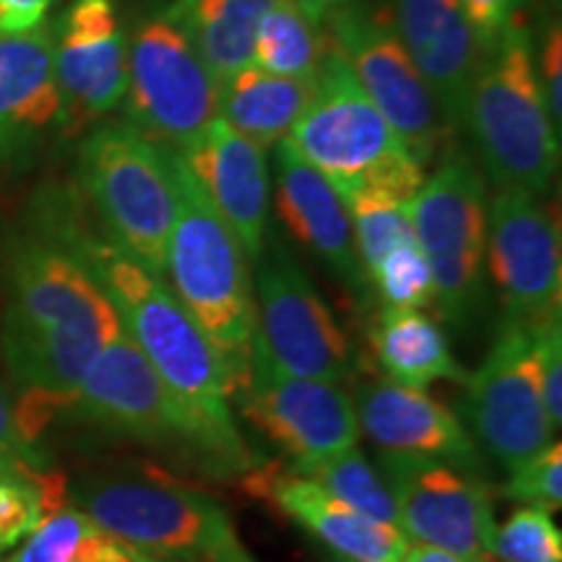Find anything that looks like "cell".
<instances>
[{
	"instance_id": "ffe728a7",
	"label": "cell",
	"mask_w": 562,
	"mask_h": 562,
	"mask_svg": "<svg viewBox=\"0 0 562 562\" xmlns=\"http://www.w3.org/2000/svg\"><path fill=\"white\" fill-rule=\"evenodd\" d=\"M398 37L438 102L448 133L463 128L480 47L461 0H385Z\"/></svg>"
},
{
	"instance_id": "e0dca14e",
	"label": "cell",
	"mask_w": 562,
	"mask_h": 562,
	"mask_svg": "<svg viewBox=\"0 0 562 562\" xmlns=\"http://www.w3.org/2000/svg\"><path fill=\"white\" fill-rule=\"evenodd\" d=\"M66 409H79L110 432L144 442L178 440L195 451V432L186 409L125 334L97 351Z\"/></svg>"
},
{
	"instance_id": "ac0fdd59",
	"label": "cell",
	"mask_w": 562,
	"mask_h": 562,
	"mask_svg": "<svg viewBox=\"0 0 562 562\" xmlns=\"http://www.w3.org/2000/svg\"><path fill=\"white\" fill-rule=\"evenodd\" d=\"M209 206L237 237L252 263L269 232L271 167L266 149L216 117L188 149L175 151Z\"/></svg>"
},
{
	"instance_id": "7a4b0ae2",
	"label": "cell",
	"mask_w": 562,
	"mask_h": 562,
	"mask_svg": "<svg viewBox=\"0 0 562 562\" xmlns=\"http://www.w3.org/2000/svg\"><path fill=\"white\" fill-rule=\"evenodd\" d=\"M123 334L115 307L66 250L19 240L5 261L3 357L21 389L16 419L37 442L74 396L97 351Z\"/></svg>"
},
{
	"instance_id": "83f0119b",
	"label": "cell",
	"mask_w": 562,
	"mask_h": 562,
	"mask_svg": "<svg viewBox=\"0 0 562 562\" xmlns=\"http://www.w3.org/2000/svg\"><path fill=\"white\" fill-rule=\"evenodd\" d=\"M326 50V26L315 24L290 0H271L252 45V63L258 68L290 79L313 81Z\"/></svg>"
},
{
	"instance_id": "4dcf8cb0",
	"label": "cell",
	"mask_w": 562,
	"mask_h": 562,
	"mask_svg": "<svg viewBox=\"0 0 562 562\" xmlns=\"http://www.w3.org/2000/svg\"><path fill=\"white\" fill-rule=\"evenodd\" d=\"M68 497L58 472H16L0 467V539L5 547L24 542L47 516L63 508Z\"/></svg>"
},
{
	"instance_id": "9a60e30c",
	"label": "cell",
	"mask_w": 562,
	"mask_h": 562,
	"mask_svg": "<svg viewBox=\"0 0 562 562\" xmlns=\"http://www.w3.org/2000/svg\"><path fill=\"white\" fill-rule=\"evenodd\" d=\"M487 263L505 321L533 328L562 321L560 224L542 199L495 193L487 209Z\"/></svg>"
},
{
	"instance_id": "8992f818",
	"label": "cell",
	"mask_w": 562,
	"mask_h": 562,
	"mask_svg": "<svg viewBox=\"0 0 562 562\" xmlns=\"http://www.w3.org/2000/svg\"><path fill=\"white\" fill-rule=\"evenodd\" d=\"M74 508L159 562H256L214 497L159 472L81 482Z\"/></svg>"
},
{
	"instance_id": "f1b7e54d",
	"label": "cell",
	"mask_w": 562,
	"mask_h": 562,
	"mask_svg": "<svg viewBox=\"0 0 562 562\" xmlns=\"http://www.w3.org/2000/svg\"><path fill=\"white\" fill-rule=\"evenodd\" d=\"M349 211L351 235H355V248L360 256L362 271L368 277L385 256L414 240L409 201L402 195L378 191V188H364L344 199Z\"/></svg>"
},
{
	"instance_id": "74e56055",
	"label": "cell",
	"mask_w": 562,
	"mask_h": 562,
	"mask_svg": "<svg viewBox=\"0 0 562 562\" xmlns=\"http://www.w3.org/2000/svg\"><path fill=\"white\" fill-rule=\"evenodd\" d=\"M542 398L550 425L562 422V328L560 321L542 328Z\"/></svg>"
},
{
	"instance_id": "ba28073f",
	"label": "cell",
	"mask_w": 562,
	"mask_h": 562,
	"mask_svg": "<svg viewBox=\"0 0 562 562\" xmlns=\"http://www.w3.org/2000/svg\"><path fill=\"white\" fill-rule=\"evenodd\" d=\"M487 180L461 149L442 154L438 170L409 201L414 240L430 266L432 302L453 326L472 321L487 269Z\"/></svg>"
},
{
	"instance_id": "d4e9b609",
	"label": "cell",
	"mask_w": 562,
	"mask_h": 562,
	"mask_svg": "<svg viewBox=\"0 0 562 562\" xmlns=\"http://www.w3.org/2000/svg\"><path fill=\"white\" fill-rule=\"evenodd\" d=\"M370 344L391 383L427 391V385L438 381L463 385L469 378L448 347L442 328L422 311L385 307L372 326Z\"/></svg>"
},
{
	"instance_id": "8d00e7d4",
	"label": "cell",
	"mask_w": 562,
	"mask_h": 562,
	"mask_svg": "<svg viewBox=\"0 0 562 562\" xmlns=\"http://www.w3.org/2000/svg\"><path fill=\"white\" fill-rule=\"evenodd\" d=\"M480 53H490L521 13V0H461Z\"/></svg>"
},
{
	"instance_id": "836d02e7",
	"label": "cell",
	"mask_w": 562,
	"mask_h": 562,
	"mask_svg": "<svg viewBox=\"0 0 562 562\" xmlns=\"http://www.w3.org/2000/svg\"><path fill=\"white\" fill-rule=\"evenodd\" d=\"M503 495L547 513L562 508V446L558 440L508 472Z\"/></svg>"
},
{
	"instance_id": "60d3db41",
	"label": "cell",
	"mask_w": 562,
	"mask_h": 562,
	"mask_svg": "<svg viewBox=\"0 0 562 562\" xmlns=\"http://www.w3.org/2000/svg\"><path fill=\"white\" fill-rule=\"evenodd\" d=\"M402 562H467V560L456 558V554H451V552L435 550V547L409 544L406 547Z\"/></svg>"
},
{
	"instance_id": "52a82bcc",
	"label": "cell",
	"mask_w": 562,
	"mask_h": 562,
	"mask_svg": "<svg viewBox=\"0 0 562 562\" xmlns=\"http://www.w3.org/2000/svg\"><path fill=\"white\" fill-rule=\"evenodd\" d=\"M79 186L97 222L128 256L165 277L178 216L172 151L128 123H102L79 146Z\"/></svg>"
},
{
	"instance_id": "d6a6232c",
	"label": "cell",
	"mask_w": 562,
	"mask_h": 562,
	"mask_svg": "<svg viewBox=\"0 0 562 562\" xmlns=\"http://www.w3.org/2000/svg\"><path fill=\"white\" fill-rule=\"evenodd\" d=\"M368 284L375 286L391 311H422L432 305L430 266L417 243L389 252L375 269L368 271Z\"/></svg>"
},
{
	"instance_id": "ee69618b",
	"label": "cell",
	"mask_w": 562,
	"mask_h": 562,
	"mask_svg": "<svg viewBox=\"0 0 562 562\" xmlns=\"http://www.w3.org/2000/svg\"><path fill=\"white\" fill-rule=\"evenodd\" d=\"M554 3H560V0H554Z\"/></svg>"
},
{
	"instance_id": "2e32d148",
	"label": "cell",
	"mask_w": 562,
	"mask_h": 562,
	"mask_svg": "<svg viewBox=\"0 0 562 562\" xmlns=\"http://www.w3.org/2000/svg\"><path fill=\"white\" fill-rule=\"evenodd\" d=\"M60 131L74 136L123 104L128 34L115 0H70L53 21Z\"/></svg>"
},
{
	"instance_id": "5bb4252c",
	"label": "cell",
	"mask_w": 562,
	"mask_h": 562,
	"mask_svg": "<svg viewBox=\"0 0 562 562\" xmlns=\"http://www.w3.org/2000/svg\"><path fill=\"white\" fill-rule=\"evenodd\" d=\"M235 396L240 398L245 417L266 438L284 448L294 469L331 459L360 442L355 402L339 389V383L284 372L256 341L248 378Z\"/></svg>"
},
{
	"instance_id": "ab89813d",
	"label": "cell",
	"mask_w": 562,
	"mask_h": 562,
	"mask_svg": "<svg viewBox=\"0 0 562 562\" xmlns=\"http://www.w3.org/2000/svg\"><path fill=\"white\" fill-rule=\"evenodd\" d=\"M290 3L297 5L300 11H305L315 24H326V19L339 9V5L347 3V0H290Z\"/></svg>"
},
{
	"instance_id": "d590c367",
	"label": "cell",
	"mask_w": 562,
	"mask_h": 562,
	"mask_svg": "<svg viewBox=\"0 0 562 562\" xmlns=\"http://www.w3.org/2000/svg\"><path fill=\"white\" fill-rule=\"evenodd\" d=\"M0 467L16 469V472H50L37 442L26 440V435L21 432L16 409L9 404L3 391H0Z\"/></svg>"
},
{
	"instance_id": "7c38bea8",
	"label": "cell",
	"mask_w": 562,
	"mask_h": 562,
	"mask_svg": "<svg viewBox=\"0 0 562 562\" xmlns=\"http://www.w3.org/2000/svg\"><path fill=\"white\" fill-rule=\"evenodd\" d=\"M542 328L503 321L484 362L463 383V417L505 472L552 442L542 398Z\"/></svg>"
},
{
	"instance_id": "603a6c76",
	"label": "cell",
	"mask_w": 562,
	"mask_h": 562,
	"mask_svg": "<svg viewBox=\"0 0 562 562\" xmlns=\"http://www.w3.org/2000/svg\"><path fill=\"white\" fill-rule=\"evenodd\" d=\"M53 128H60L53 24L0 34V165L30 157Z\"/></svg>"
},
{
	"instance_id": "8fae6325",
	"label": "cell",
	"mask_w": 562,
	"mask_h": 562,
	"mask_svg": "<svg viewBox=\"0 0 562 562\" xmlns=\"http://www.w3.org/2000/svg\"><path fill=\"white\" fill-rule=\"evenodd\" d=\"M256 341L284 372L313 381L341 383L349 375L351 347L313 281L300 269L279 232H266L261 256L252 261Z\"/></svg>"
},
{
	"instance_id": "5b68a950",
	"label": "cell",
	"mask_w": 562,
	"mask_h": 562,
	"mask_svg": "<svg viewBox=\"0 0 562 562\" xmlns=\"http://www.w3.org/2000/svg\"><path fill=\"white\" fill-rule=\"evenodd\" d=\"M286 140L341 199L378 188L412 201L427 180L425 167L370 102L331 42L315 74L313 100Z\"/></svg>"
},
{
	"instance_id": "d6986e66",
	"label": "cell",
	"mask_w": 562,
	"mask_h": 562,
	"mask_svg": "<svg viewBox=\"0 0 562 562\" xmlns=\"http://www.w3.org/2000/svg\"><path fill=\"white\" fill-rule=\"evenodd\" d=\"M250 495L263 497L286 518L297 521L315 539H321L334 554L360 562H402L412 542L402 529L364 516L341 503L318 482L307 480L290 467L256 469L245 476Z\"/></svg>"
},
{
	"instance_id": "277c9868",
	"label": "cell",
	"mask_w": 562,
	"mask_h": 562,
	"mask_svg": "<svg viewBox=\"0 0 562 562\" xmlns=\"http://www.w3.org/2000/svg\"><path fill=\"white\" fill-rule=\"evenodd\" d=\"M172 165L178 175V216L167 240L165 273L186 311L220 349L237 393L248 378L256 339V297L248 256L222 216L203 199L175 151Z\"/></svg>"
},
{
	"instance_id": "e575fe53",
	"label": "cell",
	"mask_w": 562,
	"mask_h": 562,
	"mask_svg": "<svg viewBox=\"0 0 562 562\" xmlns=\"http://www.w3.org/2000/svg\"><path fill=\"white\" fill-rule=\"evenodd\" d=\"M537 79L542 89L544 108L550 112L554 131H562V30L560 19L550 16L542 30V45L537 53Z\"/></svg>"
},
{
	"instance_id": "cb8c5ba5",
	"label": "cell",
	"mask_w": 562,
	"mask_h": 562,
	"mask_svg": "<svg viewBox=\"0 0 562 562\" xmlns=\"http://www.w3.org/2000/svg\"><path fill=\"white\" fill-rule=\"evenodd\" d=\"M313 87L315 79H290L250 63L216 87V117L261 149H273L290 138L313 100Z\"/></svg>"
},
{
	"instance_id": "f546056e",
	"label": "cell",
	"mask_w": 562,
	"mask_h": 562,
	"mask_svg": "<svg viewBox=\"0 0 562 562\" xmlns=\"http://www.w3.org/2000/svg\"><path fill=\"white\" fill-rule=\"evenodd\" d=\"M294 472L318 482L323 490L331 492L334 497H339L341 503L351 505L364 516L398 529L396 505H393L391 492L381 480V474H378V469H372L370 461L360 453V448H349V451L307 463V467L294 469Z\"/></svg>"
},
{
	"instance_id": "4fadbf2b",
	"label": "cell",
	"mask_w": 562,
	"mask_h": 562,
	"mask_svg": "<svg viewBox=\"0 0 562 562\" xmlns=\"http://www.w3.org/2000/svg\"><path fill=\"white\" fill-rule=\"evenodd\" d=\"M378 474L396 505L398 529L409 542L451 552L467 562L492 560L495 513L482 476L453 463L381 453Z\"/></svg>"
},
{
	"instance_id": "f35d334b",
	"label": "cell",
	"mask_w": 562,
	"mask_h": 562,
	"mask_svg": "<svg viewBox=\"0 0 562 562\" xmlns=\"http://www.w3.org/2000/svg\"><path fill=\"white\" fill-rule=\"evenodd\" d=\"M55 0H0V34H26L45 24Z\"/></svg>"
},
{
	"instance_id": "b9f144b4",
	"label": "cell",
	"mask_w": 562,
	"mask_h": 562,
	"mask_svg": "<svg viewBox=\"0 0 562 562\" xmlns=\"http://www.w3.org/2000/svg\"><path fill=\"white\" fill-rule=\"evenodd\" d=\"M331 562H360V560H349V558H341V554H334Z\"/></svg>"
},
{
	"instance_id": "3957f363",
	"label": "cell",
	"mask_w": 562,
	"mask_h": 562,
	"mask_svg": "<svg viewBox=\"0 0 562 562\" xmlns=\"http://www.w3.org/2000/svg\"><path fill=\"white\" fill-rule=\"evenodd\" d=\"M463 128L497 191L550 193L560 170V133L537 79V42L524 13L484 53L467 97Z\"/></svg>"
},
{
	"instance_id": "484cf974",
	"label": "cell",
	"mask_w": 562,
	"mask_h": 562,
	"mask_svg": "<svg viewBox=\"0 0 562 562\" xmlns=\"http://www.w3.org/2000/svg\"><path fill=\"white\" fill-rule=\"evenodd\" d=\"M269 5L271 0H172L165 9L220 87L252 63L258 24Z\"/></svg>"
},
{
	"instance_id": "6da1fadb",
	"label": "cell",
	"mask_w": 562,
	"mask_h": 562,
	"mask_svg": "<svg viewBox=\"0 0 562 562\" xmlns=\"http://www.w3.org/2000/svg\"><path fill=\"white\" fill-rule=\"evenodd\" d=\"M40 224V237L66 250L108 294L123 334L191 419L195 453L216 472H248L250 453L229 412L235 378L172 286L128 256L102 224L91 227L81 203L70 195L47 199Z\"/></svg>"
},
{
	"instance_id": "7bdbcfd3",
	"label": "cell",
	"mask_w": 562,
	"mask_h": 562,
	"mask_svg": "<svg viewBox=\"0 0 562 562\" xmlns=\"http://www.w3.org/2000/svg\"><path fill=\"white\" fill-rule=\"evenodd\" d=\"M5 550H9V547H5L3 539H0V558H3V552H5Z\"/></svg>"
},
{
	"instance_id": "9c48e42d",
	"label": "cell",
	"mask_w": 562,
	"mask_h": 562,
	"mask_svg": "<svg viewBox=\"0 0 562 562\" xmlns=\"http://www.w3.org/2000/svg\"><path fill=\"white\" fill-rule=\"evenodd\" d=\"M128 34V125L182 151L216 121V83L165 5L138 13Z\"/></svg>"
},
{
	"instance_id": "30bf717a",
	"label": "cell",
	"mask_w": 562,
	"mask_h": 562,
	"mask_svg": "<svg viewBox=\"0 0 562 562\" xmlns=\"http://www.w3.org/2000/svg\"><path fill=\"white\" fill-rule=\"evenodd\" d=\"M328 42L422 167L448 136L438 102L398 37L385 0H347L326 19Z\"/></svg>"
},
{
	"instance_id": "44dd1931",
	"label": "cell",
	"mask_w": 562,
	"mask_h": 562,
	"mask_svg": "<svg viewBox=\"0 0 562 562\" xmlns=\"http://www.w3.org/2000/svg\"><path fill=\"white\" fill-rule=\"evenodd\" d=\"M273 195L279 220L302 248L326 263L355 292L368 286L355 248L347 203L290 140L273 146Z\"/></svg>"
},
{
	"instance_id": "4316f807",
	"label": "cell",
	"mask_w": 562,
	"mask_h": 562,
	"mask_svg": "<svg viewBox=\"0 0 562 562\" xmlns=\"http://www.w3.org/2000/svg\"><path fill=\"white\" fill-rule=\"evenodd\" d=\"M0 562H159L104 531L79 508H60Z\"/></svg>"
},
{
	"instance_id": "1f68e13d",
	"label": "cell",
	"mask_w": 562,
	"mask_h": 562,
	"mask_svg": "<svg viewBox=\"0 0 562 562\" xmlns=\"http://www.w3.org/2000/svg\"><path fill=\"white\" fill-rule=\"evenodd\" d=\"M495 562H562V533L552 513L542 508L516 510L492 539Z\"/></svg>"
},
{
	"instance_id": "7402d4cb",
	"label": "cell",
	"mask_w": 562,
	"mask_h": 562,
	"mask_svg": "<svg viewBox=\"0 0 562 562\" xmlns=\"http://www.w3.org/2000/svg\"><path fill=\"white\" fill-rule=\"evenodd\" d=\"M355 409L360 432L368 435L381 453L446 461L472 474L480 469V448L469 438L467 427L425 389L391 381L372 383L360 391Z\"/></svg>"
}]
</instances>
